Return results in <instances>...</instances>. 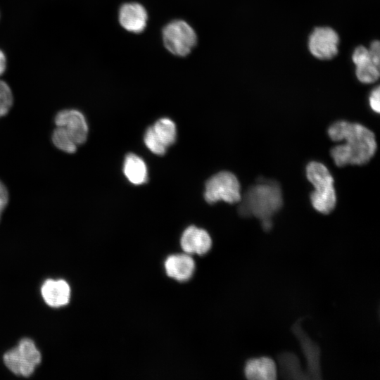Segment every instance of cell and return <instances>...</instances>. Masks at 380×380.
Listing matches in <instances>:
<instances>
[{
  "label": "cell",
  "mask_w": 380,
  "mask_h": 380,
  "mask_svg": "<svg viewBox=\"0 0 380 380\" xmlns=\"http://www.w3.org/2000/svg\"><path fill=\"white\" fill-rule=\"evenodd\" d=\"M328 134L334 141H345L330 151L334 163L338 167L365 164L376 152L374 133L359 123L337 121L329 127Z\"/></svg>",
  "instance_id": "1"
},
{
  "label": "cell",
  "mask_w": 380,
  "mask_h": 380,
  "mask_svg": "<svg viewBox=\"0 0 380 380\" xmlns=\"http://www.w3.org/2000/svg\"><path fill=\"white\" fill-rule=\"evenodd\" d=\"M239 202L241 216L258 218L262 228L269 231L272 226V217L283 205L281 187L273 180L260 179L246 191Z\"/></svg>",
  "instance_id": "2"
},
{
  "label": "cell",
  "mask_w": 380,
  "mask_h": 380,
  "mask_svg": "<svg viewBox=\"0 0 380 380\" xmlns=\"http://www.w3.org/2000/svg\"><path fill=\"white\" fill-rule=\"evenodd\" d=\"M306 177L315 190L310 198L313 208L322 214L330 213L336 203L334 178L322 163L311 161L306 166Z\"/></svg>",
  "instance_id": "3"
},
{
  "label": "cell",
  "mask_w": 380,
  "mask_h": 380,
  "mask_svg": "<svg viewBox=\"0 0 380 380\" xmlns=\"http://www.w3.org/2000/svg\"><path fill=\"white\" fill-rule=\"evenodd\" d=\"M162 38L167 50L177 56L188 55L197 43L193 27L183 20H175L163 29Z\"/></svg>",
  "instance_id": "4"
},
{
  "label": "cell",
  "mask_w": 380,
  "mask_h": 380,
  "mask_svg": "<svg viewBox=\"0 0 380 380\" xmlns=\"http://www.w3.org/2000/svg\"><path fill=\"white\" fill-rule=\"evenodd\" d=\"M41 358L34 343L31 339L23 338L15 348L4 354V362L13 374L27 377L41 362Z\"/></svg>",
  "instance_id": "5"
},
{
  "label": "cell",
  "mask_w": 380,
  "mask_h": 380,
  "mask_svg": "<svg viewBox=\"0 0 380 380\" xmlns=\"http://www.w3.org/2000/svg\"><path fill=\"white\" fill-rule=\"evenodd\" d=\"M205 200L210 204L218 201L236 203L241 201V186L236 177L228 171L220 172L205 183Z\"/></svg>",
  "instance_id": "6"
},
{
  "label": "cell",
  "mask_w": 380,
  "mask_h": 380,
  "mask_svg": "<svg viewBox=\"0 0 380 380\" xmlns=\"http://www.w3.org/2000/svg\"><path fill=\"white\" fill-rule=\"evenodd\" d=\"M339 37L331 27L322 26L315 28L308 38L310 53L320 60L333 58L338 51Z\"/></svg>",
  "instance_id": "7"
},
{
  "label": "cell",
  "mask_w": 380,
  "mask_h": 380,
  "mask_svg": "<svg viewBox=\"0 0 380 380\" xmlns=\"http://www.w3.org/2000/svg\"><path fill=\"white\" fill-rule=\"evenodd\" d=\"M57 127H61L78 146L85 142L88 135V125L84 115L74 109L63 110L55 118Z\"/></svg>",
  "instance_id": "8"
},
{
  "label": "cell",
  "mask_w": 380,
  "mask_h": 380,
  "mask_svg": "<svg viewBox=\"0 0 380 380\" xmlns=\"http://www.w3.org/2000/svg\"><path fill=\"white\" fill-rule=\"evenodd\" d=\"M118 20L125 30L136 34L140 33L146 27L148 13L141 4L127 2L120 6Z\"/></svg>",
  "instance_id": "9"
},
{
  "label": "cell",
  "mask_w": 380,
  "mask_h": 380,
  "mask_svg": "<svg viewBox=\"0 0 380 380\" xmlns=\"http://www.w3.org/2000/svg\"><path fill=\"white\" fill-rule=\"evenodd\" d=\"M180 246L187 254L202 255L210 250L212 239L206 230L192 225L183 232L180 238Z\"/></svg>",
  "instance_id": "10"
},
{
  "label": "cell",
  "mask_w": 380,
  "mask_h": 380,
  "mask_svg": "<svg viewBox=\"0 0 380 380\" xmlns=\"http://www.w3.org/2000/svg\"><path fill=\"white\" fill-rule=\"evenodd\" d=\"M164 268L169 277L184 282L192 277L196 265L191 255L184 253L167 256L164 262Z\"/></svg>",
  "instance_id": "11"
},
{
  "label": "cell",
  "mask_w": 380,
  "mask_h": 380,
  "mask_svg": "<svg viewBox=\"0 0 380 380\" xmlns=\"http://www.w3.org/2000/svg\"><path fill=\"white\" fill-rule=\"evenodd\" d=\"M41 293L48 305L52 308H60L69 303L70 288L65 280L47 279L42 286Z\"/></svg>",
  "instance_id": "12"
},
{
  "label": "cell",
  "mask_w": 380,
  "mask_h": 380,
  "mask_svg": "<svg viewBox=\"0 0 380 380\" xmlns=\"http://www.w3.org/2000/svg\"><path fill=\"white\" fill-rule=\"evenodd\" d=\"M244 374L251 380H274L277 378V367L270 357L252 358L246 363Z\"/></svg>",
  "instance_id": "13"
},
{
  "label": "cell",
  "mask_w": 380,
  "mask_h": 380,
  "mask_svg": "<svg viewBox=\"0 0 380 380\" xmlns=\"http://www.w3.org/2000/svg\"><path fill=\"white\" fill-rule=\"evenodd\" d=\"M123 172L128 181L134 185L144 184L148 179V170L145 162L132 153L125 156Z\"/></svg>",
  "instance_id": "14"
},
{
  "label": "cell",
  "mask_w": 380,
  "mask_h": 380,
  "mask_svg": "<svg viewBox=\"0 0 380 380\" xmlns=\"http://www.w3.org/2000/svg\"><path fill=\"white\" fill-rule=\"evenodd\" d=\"M151 128L156 137L167 148L175 142L177 128L175 122L170 118H160Z\"/></svg>",
  "instance_id": "15"
},
{
  "label": "cell",
  "mask_w": 380,
  "mask_h": 380,
  "mask_svg": "<svg viewBox=\"0 0 380 380\" xmlns=\"http://www.w3.org/2000/svg\"><path fill=\"white\" fill-rule=\"evenodd\" d=\"M355 75L357 80L362 83H373L379 77V65L372 61L357 65L355 66Z\"/></svg>",
  "instance_id": "16"
},
{
  "label": "cell",
  "mask_w": 380,
  "mask_h": 380,
  "mask_svg": "<svg viewBox=\"0 0 380 380\" xmlns=\"http://www.w3.org/2000/svg\"><path fill=\"white\" fill-rule=\"evenodd\" d=\"M53 144L60 150L72 153L76 151L77 145L69 136V134L61 127L54 129L52 135Z\"/></svg>",
  "instance_id": "17"
},
{
  "label": "cell",
  "mask_w": 380,
  "mask_h": 380,
  "mask_svg": "<svg viewBox=\"0 0 380 380\" xmlns=\"http://www.w3.org/2000/svg\"><path fill=\"white\" fill-rule=\"evenodd\" d=\"M144 141L148 149L153 153L163 156L166 153L167 148L156 137L151 126H149L145 131Z\"/></svg>",
  "instance_id": "18"
},
{
  "label": "cell",
  "mask_w": 380,
  "mask_h": 380,
  "mask_svg": "<svg viewBox=\"0 0 380 380\" xmlns=\"http://www.w3.org/2000/svg\"><path fill=\"white\" fill-rule=\"evenodd\" d=\"M13 104V94L9 86L0 80V117L5 115Z\"/></svg>",
  "instance_id": "19"
},
{
  "label": "cell",
  "mask_w": 380,
  "mask_h": 380,
  "mask_svg": "<svg viewBox=\"0 0 380 380\" xmlns=\"http://www.w3.org/2000/svg\"><path fill=\"white\" fill-rule=\"evenodd\" d=\"M352 61L355 65L357 66L372 61V59L371 58L369 49L363 46H360L355 48L352 54Z\"/></svg>",
  "instance_id": "20"
},
{
  "label": "cell",
  "mask_w": 380,
  "mask_h": 380,
  "mask_svg": "<svg viewBox=\"0 0 380 380\" xmlns=\"http://www.w3.org/2000/svg\"><path fill=\"white\" fill-rule=\"evenodd\" d=\"M379 94V87H376L371 91L369 96V106L373 111L377 113H379L380 110Z\"/></svg>",
  "instance_id": "21"
},
{
  "label": "cell",
  "mask_w": 380,
  "mask_h": 380,
  "mask_svg": "<svg viewBox=\"0 0 380 380\" xmlns=\"http://www.w3.org/2000/svg\"><path fill=\"white\" fill-rule=\"evenodd\" d=\"M372 61L377 65H380V45L377 40L372 42L368 49Z\"/></svg>",
  "instance_id": "22"
},
{
  "label": "cell",
  "mask_w": 380,
  "mask_h": 380,
  "mask_svg": "<svg viewBox=\"0 0 380 380\" xmlns=\"http://www.w3.org/2000/svg\"><path fill=\"white\" fill-rule=\"evenodd\" d=\"M8 201V193L4 184L0 182V212H3Z\"/></svg>",
  "instance_id": "23"
},
{
  "label": "cell",
  "mask_w": 380,
  "mask_h": 380,
  "mask_svg": "<svg viewBox=\"0 0 380 380\" xmlns=\"http://www.w3.org/2000/svg\"><path fill=\"white\" fill-rule=\"evenodd\" d=\"M6 58L2 51L0 50V75H2L6 69Z\"/></svg>",
  "instance_id": "24"
},
{
  "label": "cell",
  "mask_w": 380,
  "mask_h": 380,
  "mask_svg": "<svg viewBox=\"0 0 380 380\" xmlns=\"http://www.w3.org/2000/svg\"><path fill=\"white\" fill-rule=\"evenodd\" d=\"M1 213H2V212H0V220H1Z\"/></svg>",
  "instance_id": "25"
}]
</instances>
